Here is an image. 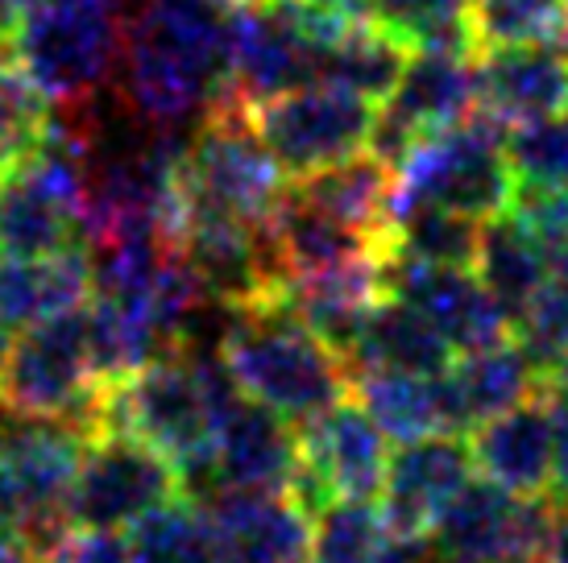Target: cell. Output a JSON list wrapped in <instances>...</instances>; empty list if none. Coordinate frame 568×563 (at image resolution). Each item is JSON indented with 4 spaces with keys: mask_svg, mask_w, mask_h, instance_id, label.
Listing matches in <instances>:
<instances>
[{
    "mask_svg": "<svg viewBox=\"0 0 568 563\" xmlns=\"http://www.w3.org/2000/svg\"><path fill=\"white\" fill-rule=\"evenodd\" d=\"M474 443L457 431L398 443L382 485V518L390 534H432L444 510L474 481Z\"/></svg>",
    "mask_w": 568,
    "mask_h": 563,
    "instance_id": "5bb4252c",
    "label": "cell"
},
{
    "mask_svg": "<svg viewBox=\"0 0 568 563\" xmlns=\"http://www.w3.org/2000/svg\"><path fill=\"white\" fill-rule=\"evenodd\" d=\"M548 555H552V563H568V514H560V522H556Z\"/></svg>",
    "mask_w": 568,
    "mask_h": 563,
    "instance_id": "ab89813d",
    "label": "cell"
},
{
    "mask_svg": "<svg viewBox=\"0 0 568 563\" xmlns=\"http://www.w3.org/2000/svg\"><path fill=\"white\" fill-rule=\"evenodd\" d=\"M548 498L556 501L560 514H568V427H560V439H556V472Z\"/></svg>",
    "mask_w": 568,
    "mask_h": 563,
    "instance_id": "74e56055",
    "label": "cell"
},
{
    "mask_svg": "<svg viewBox=\"0 0 568 563\" xmlns=\"http://www.w3.org/2000/svg\"><path fill=\"white\" fill-rule=\"evenodd\" d=\"M179 493H183V472L171 455H162L138 436L104 431L83 448L67 522L80 531L121 534Z\"/></svg>",
    "mask_w": 568,
    "mask_h": 563,
    "instance_id": "30bf717a",
    "label": "cell"
},
{
    "mask_svg": "<svg viewBox=\"0 0 568 563\" xmlns=\"http://www.w3.org/2000/svg\"><path fill=\"white\" fill-rule=\"evenodd\" d=\"M519 345L531 352V360L539 365V373L548 365L568 360V282H548L539 298L523 311V319L515 324Z\"/></svg>",
    "mask_w": 568,
    "mask_h": 563,
    "instance_id": "e575fe53",
    "label": "cell"
},
{
    "mask_svg": "<svg viewBox=\"0 0 568 563\" xmlns=\"http://www.w3.org/2000/svg\"><path fill=\"white\" fill-rule=\"evenodd\" d=\"M9 348H13V331L0 328V369H4V360H9Z\"/></svg>",
    "mask_w": 568,
    "mask_h": 563,
    "instance_id": "b9f144b4",
    "label": "cell"
},
{
    "mask_svg": "<svg viewBox=\"0 0 568 563\" xmlns=\"http://www.w3.org/2000/svg\"><path fill=\"white\" fill-rule=\"evenodd\" d=\"M386 518L378 501H332L316 518V563H378L386 551Z\"/></svg>",
    "mask_w": 568,
    "mask_h": 563,
    "instance_id": "1f68e13d",
    "label": "cell"
},
{
    "mask_svg": "<svg viewBox=\"0 0 568 563\" xmlns=\"http://www.w3.org/2000/svg\"><path fill=\"white\" fill-rule=\"evenodd\" d=\"M506 157H510L515 183L568 187V112L510 129L506 133Z\"/></svg>",
    "mask_w": 568,
    "mask_h": 563,
    "instance_id": "836d02e7",
    "label": "cell"
},
{
    "mask_svg": "<svg viewBox=\"0 0 568 563\" xmlns=\"http://www.w3.org/2000/svg\"><path fill=\"white\" fill-rule=\"evenodd\" d=\"M474 274L486 282V290L503 303L515 324L539 298V290L552 282L539 240L510 212L486 219V228H481V257H477Z\"/></svg>",
    "mask_w": 568,
    "mask_h": 563,
    "instance_id": "484cf974",
    "label": "cell"
},
{
    "mask_svg": "<svg viewBox=\"0 0 568 563\" xmlns=\"http://www.w3.org/2000/svg\"><path fill=\"white\" fill-rule=\"evenodd\" d=\"M286 174L257 137L245 104L229 100L200 121L183 145L179 162V216L183 212H221L270 228L286 204Z\"/></svg>",
    "mask_w": 568,
    "mask_h": 563,
    "instance_id": "5b68a950",
    "label": "cell"
},
{
    "mask_svg": "<svg viewBox=\"0 0 568 563\" xmlns=\"http://www.w3.org/2000/svg\"><path fill=\"white\" fill-rule=\"evenodd\" d=\"M104 381L95 373L88 307L17 331L0 369V410L21 419H63L95 436Z\"/></svg>",
    "mask_w": 568,
    "mask_h": 563,
    "instance_id": "8992f818",
    "label": "cell"
},
{
    "mask_svg": "<svg viewBox=\"0 0 568 563\" xmlns=\"http://www.w3.org/2000/svg\"><path fill=\"white\" fill-rule=\"evenodd\" d=\"M88 439L83 427L63 419H21L9 410L0 419V481L13 493L26 543L38 555L71 531L67 505Z\"/></svg>",
    "mask_w": 568,
    "mask_h": 563,
    "instance_id": "9c48e42d",
    "label": "cell"
},
{
    "mask_svg": "<svg viewBox=\"0 0 568 563\" xmlns=\"http://www.w3.org/2000/svg\"><path fill=\"white\" fill-rule=\"evenodd\" d=\"M369 21L378 30L395 33L398 42L415 50H453L474 54V25H469V0H365Z\"/></svg>",
    "mask_w": 568,
    "mask_h": 563,
    "instance_id": "f546056e",
    "label": "cell"
},
{
    "mask_svg": "<svg viewBox=\"0 0 568 563\" xmlns=\"http://www.w3.org/2000/svg\"><path fill=\"white\" fill-rule=\"evenodd\" d=\"M382 295L403 298L419 315H427L457 357L494 348L515 336V319L489 295L486 282L474 269L427 266V262L390 249L382 262Z\"/></svg>",
    "mask_w": 568,
    "mask_h": 563,
    "instance_id": "4fadbf2b",
    "label": "cell"
},
{
    "mask_svg": "<svg viewBox=\"0 0 568 563\" xmlns=\"http://www.w3.org/2000/svg\"><path fill=\"white\" fill-rule=\"evenodd\" d=\"M560 522L552 498H519L474 477L432 531L440 563H506L527 551H548Z\"/></svg>",
    "mask_w": 568,
    "mask_h": 563,
    "instance_id": "8fae6325",
    "label": "cell"
},
{
    "mask_svg": "<svg viewBox=\"0 0 568 563\" xmlns=\"http://www.w3.org/2000/svg\"><path fill=\"white\" fill-rule=\"evenodd\" d=\"M245 112L286 178H307L324 166H336L369 150V137L378 125L374 100L348 92L341 83H324V79L303 83L295 92L270 95Z\"/></svg>",
    "mask_w": 568,
    "mask_h": 563,
    "instance_id": "ba28073f",
    "label": "cell"
},
{
    "mask_svg": "<svg viewBox=\"0 0 568 563\" xmlns=\"http://www.w3.org/2000/svg\"><path fill=\"white\" fill-rule=\"evenodd\" d=\"M237 398L241 390L224 369L221 352L207 357L200 348L183 345L150 360L129 381L104 390L95 436L121 431L145 439L150 448H159L179 464L183 489L204 498L212 481L216 431Z\"/></svg>",
    "mask_w": 568,
    "mask_h": 563,
    "instance_id": "7a4b0ae2",
    "label": "cell"
},
{
    "mask_svg": "<svg viewBox=\"0 0 568 563\" xmlns=\"http://www.w3.org/2000/svg\"><path fill=\"white\" fill-rule=\"evenodd\" d=\"M506 563H552V555H548V551H527V555H515V560H506Z\"/></svg>",
    "mask_w": 568,
    "mask_h": 563,
    "instance_id": "60d3db41",
    "label": "cell"
},
{
    "mask_svg": "<svg viewBox=\"0 0 568 563\" xmlns=\"http://www.w3.org/2000/svg\"><path fill=\"white\" fill-rule=\"evenodd\" d=\"M353 398L374 414L390 443H415V439L453 431L440 377L365 369V373H353Z\"/></svg>",
    "mask_w": 568,
    "mask_h": 563,
    "instance_id": "d4e9b609",
    "label": "cell"
},
{
    "mask_svg": "<svg viewBox=\"0 0 568 563\" xmlns=\"http://www.w3.org/2000/svg\"><path fill=\"white\" fill-rule=\"evenodd\" d=\"M477 472L494 485L510 489L519 498H548L556 472V427L552 410L544 398H527L515 410L481 422L469 431Z\"/></svg>",
    "mask_w": 568,
    "mask_h": 563,
    "instance_id": "ffe728a7",
    "label": "cell"
},
{
    "mask_svg": "<svg viewBox=\"0 0 568 563\" xmlns=\"http://www.w3.org/2000/svg\"><path fill=\"white\" fill-rule=\"evenodd\" d=\"M33 4H38V0H0V33L9 38V33H13V25L30 13Z\"/></svg>",
    "mask_w": 568,
    "mask_h": 563,
    "instance_id": "f35d334b",
    "label": "cell"
},
{
    "mask_svg": "<svg viewBox=\"0 0 568 563\" xmlns=\"http://www.w3.org/2000/svg\"><path fill=\"white\" fill-rule=\"evenodd\" d=\"M291 195L300 204L324 212V216L341 219V224H353L362 233L390 240V228H395V166L382 162L374 150H362V154L345 157L336 166L295 178Z\"/></svg>",
    "mask_w": 568,
    "mask_h": 563,
    "instance_id": "603a6c76",
    "label": "cell"
},
{
    "mask_svg": "<svg viewBox=\"0 0 568 563\" xmlns=\"http://www.w3.org/2000/svg\"><path fill=\"white\" fill-rule=\"evenodd\" d=\"M477 50L568 42V0H469Z\"/></svg>",
    "mask_w": 568,
    "mask_h": 563,
    "instance_id": "4dcf8cb0",
    "label": "cell"
},
{
    "mask_svg": "<svg viewBox=\"0 0 568 563\" xmlns=\"http://www.w3.org/2000/svg\"><path fill=\"white\" fill-rule=\"evenodd\" d=\"M407 63L410 50L398 42L395 33L378 30V25H357L348 38H341L336 47L320 54V79L324 83H341L348 92L382 104L398 88Z\"/></svg>",
    "mask_w": 568,
    "mask_h": 563,
    "instance_id": "f1b7e54d",
    "label": "cell"
},
{
    "mask_svg": "<svg viewBox=\"0 0 568 563\" xmlns=\"http://www.w3.org/2000/svg\"><path fill=\"white\" fill-rule=\"evenodd\" d=\"M92 290L95 262L88 245H71L47 257L0 253V328L13 336L42 319L88 307Z\"/></svg>",
    "mask_w": 568,
    "mask_h": 563,
    "instance_id": "44dd1931",
    "label": "cell"
},
{
    "mask_svg": "<svg viewBox=\"0 0 568 563\" xmlns=\"http://www.w3.org/2000/svg\"><path fill=\"white\" fill-rule=\"evenodd\" d=\"M320 79V50L283 17L278 4H237L233 13V100L262 104Z\"/></svg>",
    "mask_w": 568,
    "mask_h": 563,
    "instance_id": "d6986e66",
    "label": "cell"
},
{
    "mask_svg": "<svg viewBox=\"0 0 568 563\" xmlns=\"http://www.w3.org/2000/svg\"><path fill=\"white\" fill-rule=\"evenodd\" d=\"M221 360L245 398L270 407L295 427L353 393L345 357L332 352L283 295L229 311Z\"/></svg>",
    "mask_w": 568,
    "mask_h": 563,
    "instance_id": "3957f363",
    "label": "cell"
},
{
    "mask_svg": "<svg viewBox=\"0 0 568 563\" xmlns=\"http://www.w3.org/2000/svg\"><path fill=\"white\" fill-rule=\"evenodd\" d=\"M295 469H300V431H295V422H286L283 414H274L270 407L241 393L221 419V431H216L207 493H216V489L286 493L291 481H295Z\"/></svg>",
    "mask_w": 568,
    "mask_h": 563,
    "instance_id": "2e32d148",
    "label": "cell"
},
{
    "mask_svg": "<svg viewBox=\"0 0 568 563\" xmlns=\"http://www.w3.org/2000/svg\"><path fill=\"white\" fill-rule=\"evenodd\" d=\"M477 112L506 133L568 112V42L486 50L477 63Z\"/></svg>",
    "mask_w": 568,
    "mask_h": 563,
    "instance_id": "ac0fdd59",
    "label": "cell"
},
{
    "mask_svg": "<svg viewBox=\"0 0 568 563\" xmlns=\"http://www.w3.org/2000/svg\"><path fill=\"white\" fill-rule=\"evenodd\" d=\"M481 228H486V219L460 216V212H448V207L410 204L395 212L390 249L407 253L415 262H427V266L477 269Z\"/></svg>",
    "mask_w": 568,
    "mask_h": 563,
    "instance_id": "83f0119b",
    "label": "cell"
},
{
    "mask_svg": "<svg viewBox=\"0 0 568 563\" xmlns=\"http://www.w3.org/2000/svg\"><path fill=\"white\" fill-rule=\"evenodd\" d=\"M38 563H129V547L125 539L112 531H80V526H71L54 547L38 555Z\"/></svg>",
    "mask_w": 568,
    "mask_h": 563,
    "instance_id": "d590c367",
    "label": "cell"
},
{
    "mask_svg": "<svg viewBox=\"0 0 568 563\" xmlns=\"http://www.w3.org/2000/svg\"><path fill=\"white\" fill-rule=\"evenodd\" d=\"M539 398L548 402L556 427H568V360L548 365V369L539 373Z\"/></svg>",
    "mask_w": 568,
    "mask_h": 563,
    "instance_id": "8d00e7d4",
    "label": "cell"
},
{
    "mask_svg": "<svg viewBox=\"0 0 568 563\" xmlns=\"http://www.w3.org/2000/svg\"><path fill=\"white\" fill-rule=\"evenodd\" d=\"M386 443L390 439L374 414L348 393L300 427V464L328 489L332 501H378L390 469Z\"/></svg>",
    "mask_w": 568,
    "mask_h": 563,
    "instance_id": "9a60e30c",
    "label": "cell"
},
{
    "mask_svg": "<svg viewBox=\"0 0 568 563\" xmlns=\"http://www.w3.org/2000/svg\"><path fill=\"white\" fill-rule=\"evenodd\" d=\"M212 514L224 563H307L316 518L291 493H237L216 489L200 498Z\"/></svg>",
    "mask_w": 568,
    "mask_h": 563,
    "instance_id": "e0dca14e",
    "label": "cell"
},
{
    "mask_svg": "<svg viewBox=\"0 0 568 563\" xmlns=\"http://www.w3.org/2000/svg\"><path fill=\"white\" fill-rule=\"evenodd\" d=\"M515 199V171L506 157V129L474 112L453 129L427 133L395 171V212L410 204L448 207L494 219Z\"/></svg>",
    "mask_w": 568,
    "mask_h": 563,
    "instance_id": "52a82bcc",
    "label": "cell"
},
{
    "mask_svg": "<svg viewBox=\"0 0 568 563\" xmlns=\"http://www.w3.org/2000/svg\"><path fill=\"white\" fill-rule=\"evenodd\" d=\"M233 0H142L129 13L121 88L150 129L204 121L233 100Z\"/></svg>",
    "mask_w": 568,
    "mask_h": 563,
    "instance_id": "6da1fadb",
    "label": "cell"
},
{
    "mask_svg": "<svg viewBox=\"0 0 568 563\" xmlns=\"http://www.w3.org/2000/svg\"><path fill=\"white\" fill-rule=\"evenodd\" d=\"M477 112V63L474 54L453 50H415L398 88L378 104V125L369 137V150L390 162H398L427 137L469 121Z\"/></svg>",
    "mask_w": 568,
    "mask_h": 563,
    "instance_id": "7c38bea8",
    "label": "cell"
},
{
    "mask_svg": "<svg viewBox=\"0 0 568 563\" xmlns=\"http://www.w3.org/2000/svg\"><path fill=\"white\" fill-rule=\"evenodd\" d=\"M125 38V0H38L9 33V54L50 109L80 112L121 79Z\"/></svg>",
    "mask_w": 568,
    "mask_h": 563,
    "instance_id": "277c9868",
    "label": "cell"
},
{
    "mask_svg": "<svg viewBox=\"0 0 568 563\" xmlns=\"http://www.w3.org/2000/svg\"><path fill=\"white\" fill-rule=\"evenodd\" d=\"M50 100L21 66L0 50V166L30 154L50 125Z\"/></svg>",
    "mask_w": 568,
    "mask_h": 563,
    "instance_id": "d6a6232c",
    "label": "cell"
},
{
    "mask_svg": "<svg viewBox=\"0 0 568 563\" xmlns=\"http://www.w3.org/2000/svg\"><path fill=\"white\" fill-rule=\"evenodd\" d=\"M129 563H224L204 501H166L125 534Z\"/></svg>",
    "mask_w": 568,
    "mask_h": 563,
    "instance_id": "4316f807",
    "label": "cell"
},
{
    "mask_svg": "<svg viewBox=\"0 0 568 563\" xmlns=\"http://www.w3.org/2000/svg\"><path fill=\"white\" fill-rule=\"evenodd\" d=\"M444 407H448V427L457 436H469L474 427L498 419L506 410L539 393V365L531 352L519 345V336H510L503 345L465 352L440 373Z\"/></svg>",
    "mask_w": 568,
    "mask_h": 563,
    "instance_id": "7402d4cb",
    "label": "cell"
},
{
    "mask_svg": "<svg viewBox=\"0 0 568 563\" xmlns=\"http://www.w3.org/2000/svg\"><path fill=\"white\" fill-rule=\"evenodd\" d=\"M453 360H457V352L427 315H419L403 298H382L365 319L362 336L345 357V365L348 373L398 369V373L440 377L448 373Z\"/></svg>",
    "mask_w": 568,
    "mask_h": 563,
    "instance_id": "cb8c5ba5",
    "label": "cell"
}]
</instances>
